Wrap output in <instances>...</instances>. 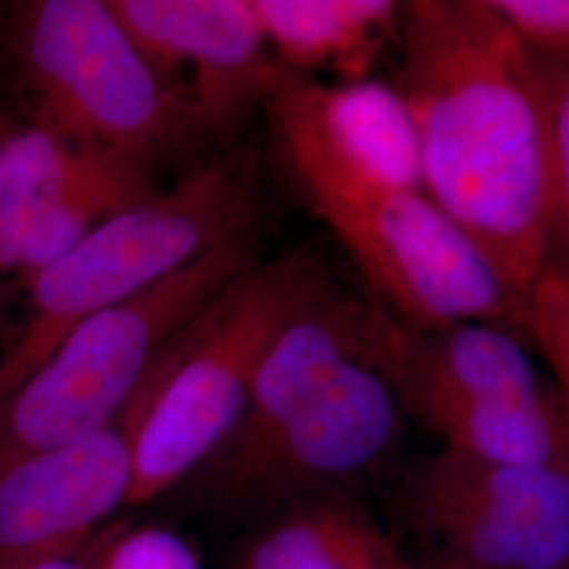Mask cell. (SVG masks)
Segmentation results:
<instances>
[{"label":"cell","mask_w":569,"mask_h":569,"mask_svg":"<svg viewBox=\"0 0 569 569\" xmlns=\"http://www.w3.org/2000/svg\"><path fill=\"white\" fill-rule=\"evenodd\" d=\"M401 7V61L390 87L413 127L425 192L526 298L552 258L528 51L488 0Z\"/></svg>","instance_id":"1"},{"label":"cell","mask_w":569,"mask_h":569,"mask_svg":"<svg viewBox=\"0 0 569 569\" xmlns=\"http://www.w3.org/2000/svg\"><path fill=\"white\" fill-rule=\"evenodd\" d=\"M274 157L308 209L342 241L371 298L413 327L521 329L526 298L422 190L350 159L296 100L283 66L262 102Z\"/></svg>","instance_id":"2"},{"label":"cell","mask_w":569,"mask_h":569,"mask_svg":"<svg viewBox=\"0 0 569 569\" xmlns=\"http://www.w3.org/2000/svg\"><path fill=\"white\" fill-rule=\"evenodd\" d=\"M0 84L11 121L148 171L213 142L194 110L157 77L108 0L2 2Z\"/></svg>","instance_id":"3"},{"label":"cell","mask_w":569,"mask_h":569,"mask_svg":"<svg viewBox=\"0 0 569 569\" xmlns=\"http://www.w3.org/2000/svg\"><path fill=\"white\" fill-rule=\"evenodd\" d=\"M260 194L256 150L230 148L194 164L169 192L106 218L56 264L21 281L23 315L0 355V406L84 319L258 230Z\"/></svg>","instance_id":"4"},{"label":"cell","mask_w":569,"mask_h":569,"mask_svg":"<svg viewBox=\"0 0 569 569\" xmlns=\"http://www.w3.org/2000/svg\"><path fill=\"white\" fill-rule=\"evenodd\" d=\"M336 284L300 247L258 262L167 346L136 395L133 479L127 507L180 488L237 422L266 352Z\"/></svg>","instance_id":"5"},{"label":"cell","mask_w":569,"mask_h":569,"mask_svg":"<svg viewBox=\"0 0 569 569\" xmlns=\"http://www.w3.org/2000/svg\"><path fill=\"white\" fill-rule=\"evenodd\" d=\"M258 262L260 241L253 230L74 327L0 406V467L114 425L164 348Z\"/></svg>","instance_id":"6"},{"label":"cell","mask_w":569,"mask_h":569,"mask_svg":"<svg viewBox=\"0 0 569 569\" xmlns=\"http://www.w3.org/2000/svg\"><path fill=\"white\" fill-rule=\"evenodd\" d=\"M390 500L418 569H569V468L446 448L407 468Z\"/></svg>","instance_id":"7"},{"label":"cell","mask_w":569,"mask_h":569,"mask_svg":"<svg viewBox=\"0 0 569 569\" xmlns=\"http://www.w3.org/2000/svg\"><path fill=\"white\" fill-rule=\"evenodd\" d=\"M401 432V407L387 382L350 361L237 475L201 496L253 523L287 505L373 467Z\"/></svg>","instance_id":"8"},{"label":"cell","mask_w":569,"mask_h":569,"mask_svg":"<svg viewBox=\"0 0 569 569\" xmlns=\"http://www.w3.org/2000/svg\"><path fill=\"white\" fill-rule=\"evenodd\" d=\"M108 7L213 140L237 136L281 68L249 0H108Z\"/></svg>","instance_id":"9"},{"label":"cell","mask_w":569,"mask_h":569,"mask_svg":"<svg viewBox=\"0 0 569 569\" xmlns=\"http://www.w3.org/2000/svg\"><path fill=\"white\" fill-rule=\"evenodd\" d=\"M138 401L100 432L0 467V569L79 555L117 510L133 479Z\"/></svg>","instance_id":"10"},{"label":"cell","mask_w":569,"mask_h":569,"mask_svg":"<svg viewBox=\"0 0 569 569\" xmlns=\"http://www.w3.org/2000/svg\"><path fill=\"white\" fill-rule=\"evenodd\" d=\"M361 366L392 390L401 411L435 401H531L549 392L519 338L486 323L413 327L369 296Z\"/></svg>","instance_id":"11"},{"label":"cell","mask_w":569,"mask_h":569,"mask_svg":"<svg viewBox=\"0 0 569 569\" xmlns=\"http://www.w3.org/2000/svg\"><path fill=\"white\" fill-rule=\"evenodd\" d=\"M367 319L369 298L333 287L284 327L258 367L237 422L183 483L192 481L204 496L237 475L340 367L361 361Z\"/></svg>","instance_id":"12"},{"label":"cell","mask_w":569,"mask_h":569,"mask_svg":"<svg viewBox=\"0 0 569 569\" xmlns=\"http://www.w3.org/2000/svg\"><path fill=\"white\" fill-rule=\"evenodd\" d=\"M237 569H418L346 488L305 496L253 523Z\"/></svg>","instance_id":"13"},{"label":"cell","mask_w":569,"mask_h":569,"mask_svg":"<svg viewBox=\"0 0 569 569\" xmlns=\"http://www.w3.org/2000/svg\"><path fill=\"white\" fill-rule=\"evenodd\" d=\"M150 194V171L117 154L16 121L0 133V207L72 199L131 207Z\"/></svg>","instance_id":"14"},{"label":"cell","mask_w":569,"mask_h":569,"mask_svg":"<svg viewBox=\"0 0 569 569\" xmlns=\"http://www.w3.org/2000/svg\"><path fill=\"white\" fill-rule=\"evenodd\" d=\"M266 41L289 72L338 68L363 72L397 26L401 4L390 0H249Z\"/></svg>","instance_id":"15"},{"label":"cell","mask_w":569,"mask_h":569,"mask_svg":"<svg viewBox=\"0 0 569 569\" xmlns=\"http://www.w3.org/2000/svg\"><path fill=\"white\" fill-rule=\"evenodd\" d=\"M121 207L108 199L30 201L0 207V289L56 264Z\"/></svg>","instance_id":"16"},{"label":"cell","mask_w":569,"mask_h":569,"mask_svg":"<svg viewBox=\"0 0 569 569\" xmlns=\"http://www.w3.org/2000/svg\"><path fill=\"white\" fill-rule=\"evenodd\" d=\"M528 84L536 122L545 218L550 247H559L568 243L569 237L568 60L528 51Z\"/></svg>","instance_id":"17"},{"label":"cell","mask_w":569,"mask_h":569,"mask_svg":"<svg viewBox=\"0 0 569 569\" xmlns=\"http://www.w3.org/2000/svg\"><path fill=\"white\" fill-rule=\"evenodd\" d=\"M87 569H204L194 547L173 529L142 523L108 531L82 550Z\"/></svg>","instance_id":"18"},{"label":"cell","mask_w":569,"mask_h":569,"mask_svg":"<svg viewBox=\"0 0 569 569\" xmlns=\"http://www.w3.org/2000/svg\"><path fill=\"white\" fill-rule=\"evenodd\" d=\"M521 329L540 350L557 387L569 388V274L566 264L550 258L526 293Z\"/></svg>","instance_id":"19"},{"label":"cell","mask_w":569,"mask_h":569,"mask_svg":"<svg viewBox=\"0 0 569 569\" xmlns=\"http://www.w3.org/2000/svg\"><path fill=\"white\" fill-rule=\"evenodd\" d=\"M488 4L529 53L568 60V0H488Z\"/></svg>","instance_id":"20"},{"label":"cell","mask_w":569,"mask_h":569,"mask_svg":"<svg viewBox=\"0 0 569 569\" xmlns=\"http://www.w3.org/2000/svg\"><path fill=\"white\" fill-rule=\"evenodd\" d=\"M28 569H87V563H84L82 552H79V555H70V557L49 559L44 563H39V566H32V568Z\"/></svg>","instance_id":"21"},{"label":"cell","mask_w":569,"mask_h":569,"mask_svg":"<svg viewBox=\"0 0 569 569\" xmlns=\"http://www.w3.org/2000/svg\"><path fill=\"white\" fill-rule=\"evenodd\" d=\"M9 122H11V119H9L7 114H2V112H0V133L7 129V124H9Z\"/></svg>","instance_id":"22"},{"label":"cell","mask_w":569,"mask_h":569,"mask_svg":"<svg viewBox=\"0 0 569 569\" xmlns=\"http://www.w3.org/2000/svg\"><path fill=\"white\" fill-rule=\"evenodd\" d=\"M0 291H2V289H0ZM0 296H2V293H0ZM0 315H2V302H0Z\"/></svg>","instance_id":"23"}]
</instances>
